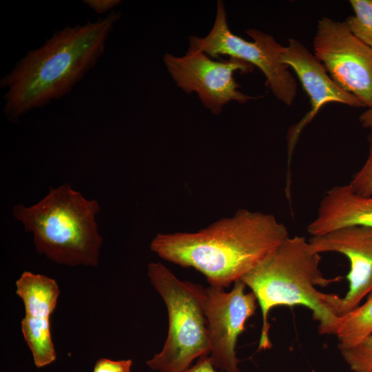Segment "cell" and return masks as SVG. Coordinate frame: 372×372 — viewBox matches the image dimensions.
<instances>
[{"label": "cell", "mask_w": 372, "mask_h": 372, "mask_svg": "<svg viewBox=\"0 0 372 372\" xmlns=\"http://www.w3.org/2000/svg\"><path fill=\"white\" fill-rule=\"evenodd\" d=\"M120 12L96 21L56 30L40 47L29 50L0 80L3 112L16 123L72 92L98 63Z\"/></svg>", "instance_id": "6da1fadb"}, {"label": "cell", "mask_w": 372, "mask_h": 372, "mask_svg": "<svg viewBox=\"0 0 372 372\" xmlns=\"http://www.w3.org/2000/svg\"><path fill=\"white\" fill-rule=\"evenodd\" d=\"M287 237L274 216L239 209L194 233L158 234L151 250L163 259L203 273L210 286L224 289L240 280Z\"/></svg>", "instance_id": "7a4b0ae2"}, {"label": "cell", "mask_w": 372, "mask_h": 372, "mask_svg": "<svg viewBox=\"0 0 372 372\" xmlns=\"http://www.w3.org/2000/svg\"><path fill=\"white\" fill-rule=\"evenodd\" d=\"M321 257L313 252L304 236L287 237L269 255L240 280L255 295L262 318L258 350L271 347L269 339V311L278 306L295 305L309 308L317 321L320 334L334 335L340 317L330 305L332 293L318 291L340 277L325 278L320 269Z\"/></svg>", "instance_id": "3957f363"}, {"label": "cell", "mask_w": 372, "mask_h": 372, "mask_svg": "<svg viewBox=\"0 0 372 372\" xmlns=\"http://www.w3.org/2000/svg\"><path fill=\"white\" fill-rule=\"evenodd\" d=\"M100 209L96 200L63 183L32 206L14 205L12 214L33 234L39 254L60 265L96 267L103 244L96 222Z\"/></svg>", "instance_id": "277c9868"}, {"label": "cell", "mask_w": 372, "mask_h": 372, "mask_svg": "<svg viewBox=\"0 0 372 372\" xmlns=\"http://www.w3.org/2000/svg\"><path fill=\"white\" fill-rule=\"evenodd\" d=\"M147 275L165 302L169 327L163 349L146 364L158 372H183L196 358L210 353L206 288L179 280L161 262L150 263Z\"/></svg>", "instance_id": "5b68a950"}, {"label": "cell", "mask_w": 372, "mask_h": 372, "mask_svg": "<svg viewBox=\"0 0 372 372\" xmlns=\"http://www.w3.org/2000/svg\"><path fill=\"white\" fill-rule=\"evenodd\" d=\"M245 32L254 41H246L231 32L227 24L225 4L218 1L216 18L210 32L204 37L191 36L189 48L213 58L227 55L258 67L275 97L291 105L296 96L297 83L289 67L281 61L284 46L272 35L262 31L249 29Z\"/></svg>", "instance_id": "8992f818"}, {"label": "cell", "mask_w": 372, "mask_h": 372, "mask_svg": "<svg viewBox=\"0 0 372 372\" xmlns=\"http://www.w3.org/2000/svg\"><path fill=\"white\" fill-rule=\"evenodd\" d=\"M163 61L176 85L186 93H196L204 107L220 114L223 107L236 101L245 103L254 97L240 92L234 78L236 71L249 73L254 66L242 60L230 57L214 61L204 52L189 48L182 56L165 54Z\"/></svg>", "instance_id": "52a82bcc"}, {"label": "cell", "mask_w": 372, "mask_h": 372, "mask_svg": "<svg viewBox=\"0 0 372 372\" xmlns=\"http://www.w3.org/2000/svg\"><path fill=\"white\" fill-rule=\"evenodd\" d=\"M314 55L346 92L372 107V48L355 37L344 21L322 17L313 39Z\"/></svg>", "instance_id": "ba28073f"}, {"label": "cell", "mask_w": 372, "mask_h": 372, "mask_svg": "<svg viewBox=\"0 0 372 372\" xmlns=\"http://www.w3.org/2000/svg\"><path fill=\"white\" fill-rule=\"evenodd\" d=\"M238 280L229 292L214 286L206 288L205 314L210 344V359L216 368L240 372L236 347L247 320L254 314L257 299L245 293Z\"/></svg>", "instance_id": "9c48e42d"}, {"label": "cell", "mask_w": 372, "mask_h": 372, "mask_svg": "<svg viewBox=\"0 0 372 372\" xmlns=\"http://www.w3.org/2000/svg\"><path fill=\"white\" fill-rule=\"evenodd\" d=\"M308 241L315 253L337 252L349 260L350 270L347 276L348 291L343 298L333 293L330 300L338 316L341 317L355 309L365 296L372 293V227H342L311 236Z\"/></svg>", "instance_id": "30bf717a"}, {"label": "cell", "mask_w": 372, "mask_h": 372, "mask_svg": "<svg viewBox=\"0 0 372 372\" xmlns=\"http://www.w3.org/2000/svg\"><path fill=\"white\" fill-rule=\"evenodd\" d=\"M16 293L22 300L25 316L21 331L38 368L52 363L56 358L51 338L50 317L60 293L56 282L46 276L24 271L16 282Z\"/></svg>", "instance_id": "8fae6325"}, {"label": "cell", "mask_w": 372, "mask_h": 372, "mask_svg": "<svg viewBox=\"0 0 372 372\" xmlns=\"http://www.w3.org/2000/svg\"><path fill=\"white\" fill-rule=\"evenodd\" d=\"M281 61L296 72L311 102V110L289 132V155L302 130L325 104L339 103L353 107H366L358 98L338 86L322 63L298 41L289 40L288 45L283 48Z\"/></svg>", "instance_id": "7c38bea8"}, {"label": "cell", "mask_w": 372, "mask_h": 372, "mask_svg": "<svg viewBox=\"0 0 372 372\" xmlns=\"http://www.w3.org/2000/svg\"><path fill=\"white\" fill-rule=\"evenodd\" d=\"M349 226L372 227V196L360 195L349 184L334 186L322 197L307 232L317 236Z\"/></svg>", "instance_id": "4fadbf2b"}, {"label": "cell", "mask_w": 372, "mask_h": 372, "mask_svg": "<svg viewBox=\"0 0 372 372\" xmlns=\"http://www.w3.org/2000/svg\"><path fill=\"white\" fill-rule=\"evenodd\" d=\"M372 335V293L366 301L340 317L335 336L340 350L351 347Z\"/></svg>", "instance_id": "5bb4252c"}, {"label": "cell", "mask_w": 372, "mask_h": 372, "mask_svg": "<svg viewBox=\"0 0 372 372\" xmlns=\"http://www.w3.org/2000/svg\"><path fill=\"white\" fill-rule=\"evenodd\" d=\"M355 14L344 23L359 40L372 48V0H351Z\"/></svg>", "instance_id": "9a60e30c"}, {"label": "cell", "mask_w": 372, "mask_h": 372, "mask_svg": "<svg viewBox=\"0 0 372 372\" xmlns=\"http://www.w3.org/2000/svg\"><path fill=\"white\" fill-rule=\"evenodd\" d=\"M340 353L353 372H372V335Z\"/></svg>", "instance_id": "2e32d148"}, {"label": "cell", "mask_w": 372, "mask_h": 372, "mask_svg": "<svg viewBox=\"0 0 372 372\" xmlns=\"http://www.w3.org/2000/svg\"><path fill=\"white\" fill-rule=\"evenodd\" d=\"M368 143L369 153L366 160L349 183L355 192L364 196H372V129L368 135Z\"/></svg>", "instance_id": "e0dca14e"}, {"label": "cell", "mask_w": 372, "mask_h": 372, "mask_svg": "<svg viewBox=\"0 0 372 372\" xmlns=\"http://www.w3.org/2000/svg\"><path fill=\"white\" fill-rule=\"evenodd\" d=\"M132 365V360L101 358L95 363L93 372H131Z\"/></svg>", "instance_id": "ac0fdd59"}, {"label": "cell", "mask_w": 372, "mask_h": 372, "mask_svg": "<svg viewBox=\"0 0 372 372\" xmlns=\"http://www.w3.org/2000/svg\"><path fill=\"white\" fill-rule=\"evenodd\" d=\"M83 1L97 14H105L121 2L120 0H83Z\"/></svg>", "instance_id": "d6986e66"}, {"label": "cell", "mask_w": 372, "mask_h": 372, "mask_svg": "<svg viewBox=\"0 0 372 372\" xmlns=\"http://www.w3.org/2000/svg\"><path fill=\"white\" fill-rule=\"evenodd\" d=\"M215 368L210 358L206 355L199 358L194 365L189 367L183 372H218Z\"/></svg>", "instance_id": "ffe728a7"}, {"label": "cell", "mask_w": 372, "mask_h": 372, "mask_svg": "<svg viewBox=\"0 0 372 372\" xmlns=\"http://www.w3.org/2000/svg\"><path fill=\"white\" fill-rule=\"evenodd\" d=\"M359 121L364 128L372 129V107L364 111L359 116Z\"/></svg>", "instance_id": "44dd1931"}]
</instances>
